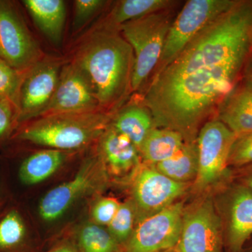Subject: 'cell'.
<instances>
[{
	"instance_id": "cell-14",
	"label": "cell",
	"mask_w": 252,
	"mask_h": 252,
	"mask_svg": "<svg viewBox=\"0 0 252 252\" xmlns=\"http://www.w3.org/2000/svg\"><path fill=\"white\" fill-rule=\"evenodd\" d=\"M225 217L228 252H242L252 235V193L241 184L228 191Z\"/></svg>"
},
{
	"instance_id": "cell-28",
	"label": "cell",
	"mask_w": 252,
	"mask_h": 252,
	"mask_svg": "<svg viewBox=\"0 0 252 252\" xmlns=\"http://www.w3.org/2000/svg\"><path fill=\"white\" fill-rule=\"evenodd\" d=\"M107 4L102 0H76L74 1V29L83 27Z\"/></svg>"
},
{
	"instance_id": "cell-23",
	"label": "cell",
	"mask_w": 252,
	"mask_h": 252,
	"mask_svg": "<svg viewBox=\"0 0 252 252\" xmlns=\"http://www.w3.org/2000/svg\"><path fill=\"white\" fill-rule=\"evenodd\" d=\"M79 245L83 252H117L119 245L115 238L102 225L86 223L79 235Z\"/></svg>"
},
{
	"instance_id": "cell-21",
	"label": "cell",
	"mask_w": 252,
	"mask_h": 252,
	"mask_svg": "<svg viewBox=\"0 0 252 252\" xmlns=\"http://www.w3.org/2000/svg\"><path fill=\"white\" fill-rule=\"evenodd\" d=\"M160 173L168 178L186 184L196 179L198 171V153L196 142H185L170 158L154 165Z\"/></svg>"
},
{
	"instance_id": "cell-7",
	"label": "cell",
	"mask_w": 252,
	"mask_h": 252,
	"mask_svg": "<svg viewBox=\"0 0 252 252\" xmlns=\"http://www.w3.org/2000/svg\"><path fill=\"white\" fill-rule=\"evenodd\" d=\"M42 55L14 5L0 0V59L25 73L41 61Z\"/></svg>"
},
{
	"instance_id": "cell-3",
	"label": "cell",
	"mask_w": 252,
	"mask_h": 252,
	"mask_svg": "<svg viewBox=\"0 0 252 252\" xmlns=\"http://www.w3.org/2000/svg\"><path fill=\"white\" fill-rule=\"evenodd\" d=\"M108 115L102 111L41 117L21 131L18 137L56 150H72L103 134Z\"/></svg>"
},
{
	"instance_id": "cell-8",
	"label": "cell",
	"mask_w": 252,
	"mask_h": 252,
	"mask_svg": "<svg viewBox=\"0 0 252 252\" xmlns=\"http://www.w3.org/2000/svg\"><path fill=\"white\" fill-rule=\"evenodd\" d=\"M182 203L172 204L139 222L128 241L126 252H158L178 245L182 225Z\"/></svg>"
},
{
	"instance_id": "cell-20",
	"label": "cell",
	"mask_w": 252,
	"mask_h": 252,
	"mask_svg": "<svg viewBox=\"0 0 252 252\" xmlns=\"http://www.w3.org/2000/svg\"><path fill=\"white\" fill-rule=\"evenodd\" d=\"M65 158L64 152L56 149L40 151L32 154L20 167V180L26 185L41 183L54 175Z\"/></svg>"
},
{
	"instance_id": "cell-1",
	"label": "cell",
	"mask_w": 252,
	"mask_h": 252,
	"mask_svg": "<svg viewBox=\"0 0 252 252\" xmlns=\"http://www.w3.org/2000/svg\"><path fill=\"white\" fill-rule=\"evenodd\" d=\"M252 54V1H238L154 74L141 103L187 142L237 86Z\"/></svg>"
},
{
	"instance_id": "cell-27",
	"label": "cell",
	"mask_w": 252,
	"mask_h": 252,
	"mask_svg": "<svg viewBox=\"0 0 252 252\" xmlns=\"http://www.w3.org/2000/svg\"><path fill=\"white\" fill-rule=\"evenodd\" d=\"M252 163V133L236 136L230 149L228 167L240 168Z\"/></svg>"
},
{
	"instance_id": "cell-16",
	"label": "cell",
	"mask_w": 252,
	"mask_h": 252,
	"mask_svg": "<svg viewBox=\"0 0 252 252\" xmlns=\"http://www.w3.org/2000/svg\"><path fill=\"white\" fill-rule=\"evenodd\" d=\"M100 152L109 169L116 175L127 173L139 165L138 149L112 127L102 135Z\"/></svg>"
},
{
	"instance_id": "cell-25",
	"label": "cell",
	"mask_w": 252,
	"mask_h": 252,
	"mask_svg": "<svg viewBox=\"0 0 252 252\" xmlns=\"http://www.w3.org/2000/svg\"><path fill=\"white\" fill-rule=\"evenodd\" d=\"M135 208L132 202L121 204L115 216L107 225V230L119 244L127 243L135 229Z\"/></svg>"
},
{
	"instance_id": "cell-5",
	"label": "cell",
	"mask_w": 252,
	"mask_h": 252,
	"mask_svg": "<svg viewBox=\"0 0 252 252\" xmlns=\"http://www.w3.org/2000/svg\"><path fill=\"white\" fill-rule=\"evenodd\" d=\"M238 1L189 0L175 16L167 33L154 74L176 59L204 28L231 9Z\"/></svg>"
},
{
	"instance_id": "cell-9",
	"label": "cell",
	"mask_w": 252,
	"mask_h": 252,
	"mask_svg": "<svg viewBox=\"0 0 252 252\" xmlns=\"http://www.w3.org/2000/svg\"><path fill=\"white\" fill-rule=\"evenodd\" d=\"M97 111L102 109L90 79L73 61L61 69L59 84L54 96L38 117Z\"/></svg>"
},
{
	"instance_id": "cell-4",
	"label": "cell",
	"mask_w": 252,
	"mask_h": 252,
	"mask_svg": "<svg viewBox=\"0 0 252 252\" xmlns=\"http://www.w3.org/2000/svg\"><path fill=\"white\" fill-rule=\"evenodd\" d=\"M169 9L124 23L119 28L135 56L132 92L140 90L157 69L175 16Z\"/></svg>"
},
{
	"instance_id": "cell-33",
	"label": "cell",
	"mask_w": 252,
	"mask_h": 252,
	"mask_svg": "<svg viewBox=\"0 0 252 252\" xmlns=\"http://www.w3.org/2000/svg\"><path fill=\"white\" fill-rule=\"evenodd\" d=\"M51 252H77L74 248L70 246H63L53 250Z\"/></svg>"
},
{
	"instance_id": "cell-11",
	"label": "cell",
	"mask_w": 252,
	"mask_h": 252,
	"mask_svg": "<svg viewBox=\"0 0 252 252\" xmlns=\"http://www.w3.org/2000/svg\"><path fill=\"white\" fill-rule=\"evenodd\" d=\"M187 186L168 178L152 166L144 167L136 176L132 193L136 218L141 221L172 205L185 193Z\"/></svg>"
},
{
	"instance_id": "cell-6",
	"label": "cell",
	"mask_w": 252,
	"mask_h": 252,
	"mask_svg": "<svg viewBox=\"0 0 252 252\" xmlns=\"http://www.w3.org/2000/svg\"><path fill=\"white\" fill-rule=\"evenodd\" d=\"M235 138L236 135L216 118L203 124L196 142L198 171L195 187L199 190L207 188L226 175L228 157Z\"/></svg>"
},
{
	"instance_id": "cell-13",
	"label": "cell",
	"mask_w": 252,
	"mask_h": 252,
	"mask_svg": "<svg viewBox=\"0 0 252 252\" xmlns=\"http://www.w3.org/2000/svg\"><path fill=\"white\" fill-rule=\"evenodd\" d=\"M99 167L95 159L88 160L72 180L49 190L39 203L41 219L46 221L59 220L78 199L94 189Z\"/></svg>"
},
{
	"instance_id": "cell-30",
	"label": "cell",
	"mask_w": 252,
	"mask_h": 252,
	"mask_svg": "<svg viewBox=\"0 0 252 252\" xmlns=\"http://www.w3.org/2000/svg\"><path fill=\"white\" fill-rule=\"evenodd\" d=\"M18 117V109L16 104L9 99L0 97V139L9 133Z\"/></svg>"
},
{
	"instance_id": "cell-17",
	"label": "cell",
	"mask_w": 252,
	"mask_h": 252,
	"mask_svg": "<svg viewBox=\"0 0 252 252\" xmlns=\"http://www.w3.org/2000/svg\"><path fill=\"white\" fill-rule=\"evenodd\" d=\"M23 3L44 35L54 44H61L66 18L64 1L62 0H25Z\"/></svg>"
},
{
	"instance_id": "cell-24",
	"label": "cell",
	"mask_w": 252,
	"mask_h": 252,
	"mask_svg": "<svg viewBox=\"0 0 252 252\" xmlns=\"http://www.w3.org/2000/svg\"><path fill=\"white\" fill-rule=\"evenodd\" d=\"M26 225L17 211L8 212L0 220V250L14 248L23 241Z\"/></svg>"
},
{
	"instance_id": "cell-15",
	"label": "cell",
	"mask_w": 252,
	"mask_h": 252,
	"mask_svg": "<svg viewBox=\"0 0 252 252\" xmlns=\"http://www.w3.org/2000/svg\"><path fill=\"white\" fill-rule=\"evenodd\" d=\"M216 119L236 136L252 133V79L237 84L216 113Z\"/></svg>"
},
{
	"instance_id": "cell-26",
	"label": "cell",
	"mask_w": 252,
	"mask_h": 252,
	"mask_svg": "<svg viewBox=\"0 0 252 252\" xmlns=\"http://www.w3.org/2000/svg\"><path fill=\"white\" fill-rule=\"evenodd\" d=\"M25 73L18 72L0 59V97L12 101L18 109L20 89Z\"/></svg>"
},
{
	"instance_id": "cell-29",
	"label": "cell",
	"mask_w": 252,
	"mask_h": 252,
	"mask_svg": "<svg viewBox=\"0 0 252 252\" xmlns=\"http://www.w3.org/2000/svg\"><path fill=\"white\" fill-rule=\"evenodd\" d=\"M116 199L104 198L99 199L92 209V218L94 223L99 225H108L120 207Z\"/></svg>"
},
{
	"instance_id": "cell-32",
	"label": "cell",
	"mask_w": 252,
	"mask_h": 252,
	"mask_svg": "<svg viewBox=\"0 0 252 252\" xmlns=\"http://www.w3.org/2000/svg\"><path fill=\"white\" fill-rule=\"evenodd\" d=\"M245 70H246V77L252 79V54L248 60V63H247Z\"/></svg>"
},
{
	"instance_id": "cell-19",
	"label": "cell",
	"mask_w": 252,
	"mask_h": 252,
	"mask_svg": "<svg viewBox=\"0 0 252 252\" xmlns=\"http://www.w3.org/2000/svg\"><path fill=\"white\" fill-rule=\"evenodd\" d=\"M185 137L177 131L154 127L146 137L139 152L146 162L154 165L170 158L185 144Z\"/></svg>"
},
{
	"instance_id": "cell-12",
	"label": "cell",
	"mask_w": 252,
	"mask_h": 252,
	"mask_svg": "<svg viewBox=\"0 0 252 252\" xmlns=\"http://www.w3.org/2000/svg\"><path fill=\"white\" fill-rule=\"evenodd\" d=\"M61 72L59 63L41 60L25 73L20 89L18 121L38 117L54 96Z\"/></svg>"
},
{
	"instance_id": "cell-18",
	"label": "cell",
	"mask_w": 252,
	"mask_h": 252,
	"mask_svg": "<svg viewBox=\"0 0 252 252\" xmlns=\"http://www.w3.org/2000/svg\"><path fill=\"white\" fill-rule=\"evenodd\" d=\"M112 127L127 137L139 150L155 124L150 111L140 102L121 109L114 118Z\"/></svg>"
},
{
	"instance_id": "cell-34",
	"label": "cell",
	"mask_w": 252,
	"mask_h": 252,
	"mask_svg": "<svg viewBox=\"0 0 252 252\" xmlns=\"http://www.w3.org/2000/svg\"><path fill=\"white\" fill-rule=\"evenodd\" d=\"M175 252L172 251V249H171V250H165V251H161V252Z\"/></svg>"
},
{
	"instance_id": "cell-22",
	"label": "cell",
	"mask_w": 252,
	"mask_h": 252,
	"mask_svg": "<svg viewBox=\"0 0 252 252\" xmlns=\"http://www.w3.org/2000/svg\"><path fill=\"white\" fill-rule=\"evenodd\" d=\"M175 4L170 0H122L113 8L102 28L118 30L124 23L171 9Z\"/></svg>"
},
{
	"instance_id": "cell-31",
	"label": "cell",
	"mask_w": 252,
	"mask_h": 252,
	"mask_svg": "<svg viewBox=\"0 0 252 252\" xmlns=\"http://www.w3.org/2000/svg\"><path fill=\"white\" fill-rule=\"evenodd\" d=\"M238 169L241 171L239 177V183L245 186L252 193V163Z\"/></svg>"
},
{
	"instance_id": "cell-35",
	"label": "cell",
	"mask_w": 252,
	"mask_h": 252,
	"mask_svg": "<svg viewBox=\"0 0 252 252\" xmlns=\"http://www.w3.org/2000/svg\"><path fill=\"white\" fill-rule=\"evenodd\" d=\"M251 252H252V251H251Z\"/></svg>"
},
{
	"instance_id": "cell-10",
	"label": "cell",
	"mask_w": 252,
	"mask_h": 252,
	"mask_svg": "<svg viewBox=\"0 0 252 252\" xmlns=\"http://www.w3.org/2000/svg\"><path fill=\"white\" fill-rule=\"evenodd\" d=\"M177 246L179 252H222L221 220L210 199L185 212Z\"/></svg>"
},
{
	"instance_id": "cell-2",
	"label": "cell",
	"mask_w": 252,
	"mask_h": 252,
	"mask_svg": "<svg viewBox=\"0 0 252 252\" xmlns=\"http://www.w3.org/2000/svg\"><path fill=\"white\" fill-rule=\"evenodd\" d=\"M74 62L90 79L102 110L119 108L132 93L135 56L119 30L94 32L77 50Z\"/></svg>"
}]
</instances>
